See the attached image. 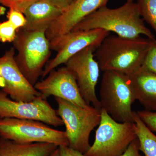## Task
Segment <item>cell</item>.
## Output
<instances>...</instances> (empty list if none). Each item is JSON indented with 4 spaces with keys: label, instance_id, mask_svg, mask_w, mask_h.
Segmentation results:
<instances>
[{
    "label": "cell",
    "instance_id": "6da1fadb",
    "mask_svg": "<svg viewBox=\"0 0 156 156\" xmlns=\"http://www.w3.org/2000/svg\"><path fill=\"white\" fill-rule=\"evenodd\" d=\"M96 29L112 32L119 36L128 38L144 35L148 39H155L154 35L146 26L134 0H127L122 5L115 9L107 6L100 8L85 17L73 30Z\"/></svg>",
    "mask_w": 156,
    "mask_h": 156
},
{
    "label": "cell",
    "instance_id": "7a4b0ae2",
    "mask_svg": "<svg viewBox=\"0 0 156 156\" xmlns=\"http://www.w3.org/2000/svg\"><path fill=\"white\" fill-rule=\"evenodd\" d=\"M149 47V39L141 36L128 38L109 35L96 48L94 56L101 70L131 76L142 67Z\"/></svg>",
    "mask_w": 156,
    "mask_h": 156
},
{
    "label": "cell",
    "instance_id": "3957f363",
    "mask_svg": "<svg viewBox=\"0 0 156 156\" xmlns=\"http://www.w3.org/2000/svg\"><path fill=\"white\" fill-rule=\"evenodd\" d=\"M57 104V115L66 127L68 146L85 154L90 148V134L98 126L101 109L89 105L78 106L59 98L54 97Z\"/></svg>",
    "mask_w": 156,
    "mask_h": 156
},
{
    "label": "cell",
    "instance_id": "277c9868",
    "mask_svg": "<svg viewBox=\"0 0 156 156\" xmlns=\"http://www.w3.org/2000/svg\"><path fill=\"white\" fill-rule=\"evenodd\" d=\"M99 101L101 108L119 122H134L132 109L136 100L130 76L113 71L103 72Z\"/></svg>",
    "mask_w": 156,
    "mask_h": 156
},
{
    "label": "cell",
    "instance_id": "5b68a950",
    "mask_svg": "<svg viewBox=\"0 0 156 156\" xmlns=\"http://www.w3.org/2000/svg\"><path fill=\"white\" fill-rule=\"evenodd\" d=\"M13 43L17 52L14 56L17 65L28 82L34 86L42 76L51 54L50 42L46 31L19 29Z\"/></svg>",
    "mask_w": 156,
    "mask_h": 156
},
{
    "label": "cell",
    "instance_id": "8992f818",
    "mask_svg": "<svg viewBox=\"0 0 156 156\" xmlns=\"http://www.w3.org/2000/svg\"><path fill=\"white\" fill-rule=\"evenodd\" d=\"M137 138L134 122H119L101 108V119L95 141L87 156H119Z\"/></svg>",
    "mask_w": 156,
    "mask_h": 156
},
{
    "label": "cell",
    "instance_id": "52a82bcc",
    "mask_svg": "<svg viewBox=\"0 0 156 156\" xmlns=\"http://www.w3.org/2000/svg\"><path fill=\"white\" fill-rule=\"evenodd\" d=\"M0 135L20 144L47 143L58 146H68L65 131L51 128L35 120L0 119Z\"/></svg>",
    "mask_w": 156,
    "mask_h": 156
},
{
    "label": "cell",
    "instance_id": "ba28073f",
    "mask_svg": "<svg viewBox=\"0 0 156 156\" xmlns=\"http://www.w3.org/2000/svg\"><path fill=\"white\" fill-rule=\"evenodd\" d=\"M96 48L89 47L81 50L69 59L65 66L75 77L80 93L89 105L101 109L96 93L100 67L94 56Z\"/></svg>",
    "mask_w": 156,
    "mask_h": 156
},
{
    "label": "cell",
    "instance_id": "9c48e42d",
    "mask_svg": "<svg viewBox=\"0 0 156 156\" xmlns=\"http://www.w3.org/2000/svg\"><path fill=\"white\" fill-rule=\"evenodd\" d=\"M109 35V32L101 29L73 30L64 35L50 46L51 50H56L57 53L46 65L42 77L44 78L59 66L65 64L71 57L85 48L93 47L96 49Z\"/></svg>",
    "mask_w": 156,
    "mask_h": 156
},
{
    "label": "cell",
    "instance_id": "30bf717a",
    "mask_svg": "<svg viewBox=\"0 0 156 156\" xmlns=\"http://www.w3.org/2000/svg\"><path fill=\"white\" fill-rule=\"evenodd\" d=\"M15 118L39 121L48 126L57 127L63 126L56 110L42 95L29 102L11 100L8 95L0 91V119Z\"/></svg>",
    "mask_w": 156,
    "mask_h": 156
},
{
    "label": "cell",
    "instance_id": "8fae6325",
    "mask_svg": "<svg viewBox=\"0 0 156 156\" xmlns=\"http://www.w3.org/2000/svg\"><path fill=\"white\" fill-rule=\"evenodd\" d=\"M34 87L45 99L53 96L78 106L89 105L81 95L73 74L66 66L51 71L44 80L37 82Z\"/></svg>",
    "mask_w": 156,
    "mask_h": 156
},
{
    "label": "cell",
    "instance_id": "7c38bea8",
    "mask_svg": "<svg viewBox=\"0 0 156 156\" xmlns=\"http://www.w3.org/2000/svg\"><path fill=\"white\" fill-rule=\"evenodd\" d=\"M15 50L11 48L0 57V68L5 82L3 92L17 101H32L41 94L28 82L14 58Z\"/></svg>",
    "mask_w": 156,
    "mask_h": 156
},
{
    "label": "cell",
    "instance_id": "4fadbf2b",
    "mask_svg": "<svg viewBox=\"0 0 156 156\" xmlns=\"http://www.w3.org/2000/svg\"><path fill=\"white\" fill-rule=\"evenodd\" d=\"M109 0H73L46 32L50 46L73 30L85 17L102 7Z\"/></svg>",
    "mask_w": 156,
    "mask_h": 156
},
{
    "label": "cell",
    "instance_id": "5bb4252c",
    "mask_svg": "<svg viewBox=\"0 0 156 156\" xmlns=\"http://www.w3.org/2000/svg\"><path fill=\"white\" fill-rule=\"evenodd\" d=\"M62 12L50 0H38L31 5L23 14L26 23L22 28L30 31L46 32Z\"/></svg>",
    "mask_w": 156,
    "mask_h": 156
},
{
    "label": "cell",
    "instance_id": "9a60e30c",
    "mask_svg": "<svg viewBox=\"0 0 156 156\" xmlns=\"http://www.w3.org/2000/svg\"><path fill=\"white\" fill-rule=\"evenodd\" d=\"M130 76L136 100L146 110L156 112V74L141 68Z\"/></svg>",
    "mask_w": 156,
    "mask_h": 156
},
{
    "label": "cell",
    "instance_id": "2e32d148",
    "mask_svg": "<svg viewBox=\"0 0 156 156\" xmlns=\"http://www.w3.org/2000/svg\"><path fill=\"white\" fill-rule=\"evenodd\" d=\"M58 147L47 143L20 144L0 136V156H49Z\"/></svg>",
    "mask_w": 156,
    "mask_h": 156
},
{
    "label": "cell",
    "instance_id": "e0dca14e",
    "mask_svg": "<svg viewBox=\"0 0 156 156\" xmlns=\"http://www.w3.org/2000/svg\"><path fill=\"white\" fill-rule=\"evenodd\" d=\"M134 121L140 151L144 156H156V135L140 119L136 112L134 113Z\"/></svg>",
    "mask_w": 156,
    "mask_h": 156
},
{
    "label": "cell",
    "instance_id": "ac0fdd59",
    "mask_svg": "<svg viewBox=\"0 0 156 156\" xmlns=\"http://www.w3.org/2000/svg\"><path fill=\"white\" fill-rule=\"evenodd\" d=\"M141 17L156 34V0H136Z\"/></svg>",
    "mask_w": 156,
    "mask_h": 156
},
{
    "label": "cell",
    "instance_id": "d6986e66",
    "mask_svg": "<svg viewBox=\"0 0 156 156\" xmlns=\"http://www.w3.org/2000/svg\"><path fill=\"white\" fill-rule=\"evenodd\" d=\"M149 40V48L141 68L156 74V39Z\"/></svg>",
    "mask_w": 156,
    "mask_h": 156
},
{
    "label": "cell",
    "instance_id": "ffe728a7",
    "mask_svg": "<svg viewBox=\"0 0 156 156\" xmlns=\"http://www.w3.org/2000/svg\"><path fill=\"white\" fill-rule=\"evenodd\" d=\"M17 30L9 20L0 22V42L11 43L15 40Z\"/></svg>",
    "mask_w": 156,
    "mask_h": 156
},
{
    "label": "cell",
    "instance_id": "44dd1931",
    "mask_svg": "<svg viewBox=\"0 0 156 156\" xmlns=\"http://www.w3.org/2000/svg\"><path fill=\"white\" fill-rule=\"evenodd\" d=\"M38 0H0V3L9 9H13L24 14L29 7Z\"/></svg>",
    "mask_w": 156,
    "mask_h": 156
},
{
    "label": "cell",
    "instance_id": "7402d4cb",
    "mask_svg": "<svg viewBox=\"0 0 156 156\" xmlns=\"http://www.w3.org/2000/svg\"><path fill=\"white\" fill-rule=\"evenodd\" d=\"M7 18L17 30L24 27L26 23V19L24 14L14 9H9Z\"/></svg>",
    "mask_w": 156,
    "mask_h": 156
},
{
    "label": "cell",
    "instance_id": "603a6c76",
    "mask_svg": "<svg viewBox=\"0 0 156 156\" xmlns=\"http://www.w3.org/2000/svg\"><path fill=\"white\" fill-rule=\"evenodd\" d=\"M136 113L150 130L156 132V112L144 110L137 111Z\"/></svg>",
    "mask_w": 156,
    "mask_h": 156
},
{
    "label": "cell",
    "instance_id": "cb8c5ba5",
    "mask_svg": "<svg viewBox=\"0 0 156 156\" xmlns=\"http://www.w3.org/2000/svg\"><path fill=\"white\" fill-rule=\"evenodd\" d=\"M119 156H142L140 153L139 141L137 138L131 143L124 153Z\"/></svg>",
    "mask_w": 156,
    "mask_h": 156
},
{
    "label": "cell",
    "instance_id": "d4e9b609",
    "mask_svg": "<svg viewBox=\"0 0 156 156\" xmlns=\"http://www.w3.org/2000/svg\"><path fill=\"white\" fill-rule=\"evenodd\" d=\"M58 148L60 156H87L68 146H58Z\"/></svg>",
    "mask_w": 156,
    "mask_h": 156
},
{
    "label": "cell",
    "instance_id": "484cf974",
    "mask_svg": "<svg viewBox=\"0 0 156 156\" xmlns=\"http://www.w3.org/2000/svg\"><path fill=\"white\" fill-rule=\"evenodd\" d=\"M62 11L67 9L73 0H50Z\"/></svg>",
    "mask_w": 156,
    "mask_h": 156
},
{
    "label": "cell",
    "instance_id": "4316f807",
    "mask_svg": "<svg viewBox=\"0 0 156 156\" xmlns=\"http://www.w3.org/2000/svg\"><path fill=\"white\" fill-rule=\"evenodd\" d=\"M5 86V82L4 78H3L2 75V71L0 68V87L4 88Z\"/></svg>",
    "mask_w": 156,
    "mask_h": 156
},
{
    "label": "cell",
    "instance_id": "83f0119b",
    "mask_svg": "<svg viewBox=\"0 0 156 156\" xmlns=\"http://www.w3.org/2000/svg\"><path fill=\"white\" fill-rule=\"evenodd\" d=\"M49 156H60L59 150L58 147L56 150H55Z\"/></svg>",
    "mask_w": 156,
    "mask_h": 156
},
{
    "label": "cell",
    "instance_id": "f1b7e54d",
    "mask_svg": "<svg viewBox=\"0 0 156 156\" xmlns=\"http://www.w3.org/2000/svg\"><path fill=\"white\" fill-rule=\"evenodd\" d=\"M6 9L5 7L0 6V15H3L5 12Z\"/></svg>",
    "mask_w": 156,
    "mask_h": 156
},
{
    "label": "cell",
    "instance_id": "f546056e",
    "mask_svg": "<svg viewBox=\"0 0 156 156\" xmlns=\"http://www.w3.org/2000/svg\"><path fill=\"white\" fill-rule=\"evenodd\" d=\"M0 136H1V135H0Z\"/></svg>",
    "mask_w": 156,
    "mask_h": 156
}]
</instances>
